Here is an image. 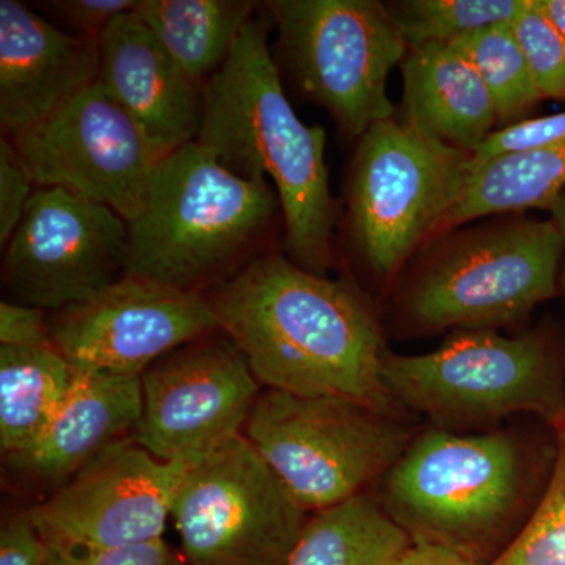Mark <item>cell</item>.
<instances>
[{
    "instance_id": "1",
    "label": "cell",
    "mask_w": 565,
    "mask_h": 565,
    "mask_svg": "<svg viewBox=\"0 0 565 565\" xmlns=\"http://www.w3.org/2000/svg\"><path fill=\"white\" fill-rule=\"evenodd\" d=\"M207 300L218 330L267 390L344 397L403 416L384 381L388 351L377 313L351 282L269 253L225 278Z\"/></svg>"
},
{
    "instance_id": "2",
    "label": "cell",
    "mask_w": 565,
    "mask_h": 565,
    "mask_svg": "<svg viewBox=\"0 0 565 565\" xmlns=\"http://www.w3.org/2000/svg\"><path fill=\"white\" fill-rule=\"evenodd\" d=\"M196 141L237 177L273 182L288 258L326 275L333 264L337 223L326 131L305 125L289 103L263 18L248 22L222 68L204 84Z\"/></svg>"
},
{
    "instance_id": "3",
    "label": "cell",
    "mask_w": 565,
    "mask_h": 565,
    "mask_svg": "<svg viewBox=\"0 0 565 565\" xmlns=\"http://www.w3.org/2000/svg\"><path fill=\"white\" fill-rule=\"evenodd\" d=\"M539 473L534 449L511 429L430 427L384 476L377 500L412 542L449 546L489 565L533 514Z\"/></svg>"
},
{
    "instance_id": "4",
    "label": "cell",
    "mask_w": 565,
    "mask_h": 565,
    "mask_svg": "<svg viewBox=\"0 0 565 565\" xmlns=\"http://www.w3.org/2000/svg\"><path fill=\"white\" fill-rule=\"evenodd\" d=\"M280 206L266 180L237 177L199 141L156 166L128 222L126 275L200 292L239 266Z\"/></svg>"
},
{
    "instance_id": "5",
    "label": "cell",
    "mask_w": 565,
    "mask_h": 565,
    "mask_svg": "<svg viewBox=\"0 0 565 565\" xmlns=\"http://www.w3.org/2000/svg\"><path fill=\"white\" fill-rule=\"evenodd\" d=\"M384 381L396 403L437 429L486 433L519 414L552 426L565 415V382L548 334L504 337L497 330L455 332L437 351L386 352Z\"/></svg>"
},
{
    "instance_id": "6",
    "label": "cell",
    "mask_w": 565,
    "mask_h": 565,
    "mask_svg": "<svg viewBox=\"0 0 565 565\" xmlns=\"http://www.w3.org/2000/svg\"><path fill=\"white\" fill-rule=\"evenodd\" d=\"M565 241L552 218L487 223L445 241L404 289L399 311L416 333L497 330L559 292Z\"/></svg>"
},
{
    "instance_id": "7",
    "label": "cell",
    "mask_w": 565,
    "mask_h": 565,
    "mask_svg": "<svg viewBox=\"0 0 565 565\" xmlns=\"http://www.w3.org/2000/svg\"><path fill=\"white\" fill-rule=\"evenodd\" d=\"M245 437L305 512L343 504L382 481L414 440L403 416L337 396L259 394Z\"/></svg>"
},
{
    "instance_id": "8",
    "label": "cell",
    "mask_w": 565,
    "mask_h": 565,
    "mask_svg": "<svg viewBox=\"0 0 565 565\" xmlns=\"http://www.w3.org/2000/svg\"><path fill=\"white\" fill-rule=\"evenodd\" d=\"M470 152L403 120L375 122L353 158L352 237L371 273L388 280L438 230H446L471 173Z\"/></svg>"
},
{
    "instance_id": "9",
    "label": "cell",
    "mask_w": 565,
    "mask_h": 565,
    "mask_svg": "<svg viewBox=\"0 0 565 565\" xmlns=\"http://www.w3.org/2000/svg\"><path fill=\"white\" fill-rule=\"evenodd\" d=\"M281 50L308 98L351 137L394 118L388 76L408 44L379 0H270Z\"/></svg>"
},
{
    "instance_id": "10",
    "label": "cell",
    "mask_w": 565,
    "mask_h": 565,
    "mask_svg": "<svg viewBox=\"0 0 565 565\" xmlns=\"http://www.w3.org/2000/svg\"><path fill=\"white\" fill-rule=\"evenodd\" d=\"M172 519L189 565H288L305 509L245 435L189 467Z\"/></svg>"
},
{
    "instance_id": "11",
    "label": "cell",
    "mask_w": 565,
    "mask_h": 565,
    "mask_svg": "<svg viewBox=\"0 0 565 565\" xmlns=\"http://www.w3.org/2000/svg\"><path fill=\"white\" fill-rule=\"evenodd\" d=\"M36 188L106 204L131 222L162 152L98 81L11 137Z\"/></svg>"
},
{
    "instance_id": "12",
    "label": "cell",
    "mask_w": 565,
    "mask_h": 565,
    "mask_svg": "<svg viewBox=\"0 0 565 565\" xmlns=\"http://www.w3.org/2000/svg\"><path fill=\"white\" fill-rule=\"evenodd\" d=\"M128 222L106 204L58 188H36L3 255L13 302L62 311L121 280Z\"/></svg>"
},
{
    "instance_id": "13",
    "label": "cell",
    "mask_w": 565,
    "mask_h": 565,
    "mask_svg": "<svg viewBox=\"0 0 565 565\" xmlns=\"http://www.w3.org/2000/svg\"><path fill=\"white\" fill-rule=\"evenodd\" d=\"M141 382L134 438L163 462L195 463L243 435L259 382L221 330L151 364Z\"/></svg>"
},
{
    "instance_id": "14",
    "label": "cell",
    "mask_w": 565,
    "mask_h": 565,
    "mask_svg": "<svg viewBox=\"0 0 565 565\" xmlns=\"http://www.w3.org/2000/svg\"><path fill=\"white\" fill-rule=\"evenodd\" d=\"M191 465L163 462L126 437L28 515L50 546L102 550L161 541Z\"/></svg>"
},
{
    "instance_id": "15",
    "label": "cell",
    "mask_w": 565,
    "mask_h": 565,
    "mask_svg": "<svg viewBox=\"0 0 565 565\" xmlns=\"http://www.w3.org/2000/svg\"><path fill=\"white\" fill-rule=\"evenodd\" d=\"M50 330L74 371L140 377L181 345L218 332V323L203 294L125 275L58 311Z\"/></svg>"
},
{
    "instance_id": "16",
    "label": "cell",
    "mask_w": 565,
    "mask_h": 565,
    "mask_svg": "<svg viewBox=\"0 0 565 565\" xmlns=\"http://www.w3.org/2000/svg\"><path fill=\"white\" fill-rule=\"evenodd\" d=\"M98 46L99 84L163 158L199 139L204 85L170 57L136 10L115 18L99 36Z\"/></svg>"
},
{
    "instance_id": "17",
    "label": "cell",
    "mask_w": 565,
    "mask_h": 565,
    "mask_svg": "<svg viewBox=\"0 0 565 565\" xmlns=\"http://www.w3.org/2000/svg\"><path fill=\"white\" fill-rule=\"evenodd\" d=\"M98 40L63 32L17 0L0 2V126L18 136L98 81Z\"/></svg>"
},
{
    "instance_id": "18",
    "label": "cell",
    "mask_w": 565,
    "mask_h": 565,
    "mask_svg": "<svg viewBox=\"0 0 565 565\" xmlns=\"http://www.w3.org/2000/svg\"><path fill=\"white\" fill-rule=\"evenodd\" d=\"M140 415V377L76 371L43 433L9 459L33 479L65 484L93 457L136 434Z\"/></svg>"
},
{
    "instance_id": "19",
    "label": "cell",
    "mask_w": 565,
    "mask_h": 565,
    "mask_svg": "<svg viewBox=\"0 0 565 565\" xmlns=\"http://www.w3.org/2000/svg\"><path fill=\"white\" fill-rule=\"evenodd\" d=\"M403 70V121L475 154L497 125L484 82L456 44L408 47Z\"/></svg>"
},
{
    "instance_id": "20",
    "label": "cell",
    "mask_w": 565,
    "mask_h": 565,
    "mask_svg": "<svg viewBox=\"0 0 565 565\" xmlns=\"http://www.w3.org/2000/svg\"><path fill=\"white\" fill-rule=\"evenodd\" d=\"M248 0H140L136 13L192 79L206 84L255 18Z\"/></svg>"
},
{
    "instance_id": "21",
    "label": "cell",
    "mask_w": 565,
    "mask_h": 565,
    "mask_svg": "<svg viewBox=\"0 0 565 565\" xmlns=\"http://www.w3.org/2000/svg\"><path fill=\"white\" fill-rule=\"evenodd\" d=\"M565 192V140L471 163V173L446 228L490 215L550 210Z\"/></svg>"
},
{
    "instance_id": "22",
    "label": "cell",
    "mask_w": 565,
    "mask_h": 565,
    "mask_svg": "<svg viewBox=\"0 0 565 565\" xmlns=\"http://www.w3.org/2000/svg\"><path fill=\"white\" fill-rule=\"evenodd\" d=\"M73 366L54 344L0 345V446L11 457L43 433L73 382Z\"/></svg>"
},
{
    "instance_id": "23",
    "label": "cell",
    "mask_w": 565,
    "mask_h": 565,
    "mask_svg": "<svg viewBox=\"0 0 565 565\" xmlns=\"http://www.w3.org/2000/svg\"><path fill=\"white\" fill-rule=\"evenodd\" d=\"M411 542L377 498L363 493L316 512L288 565H388Z\"/></svg>"
},
{
    "instance_id": "24",
    "label": "cell",
    "mask_w": 565,
    "mask_h": 565,
    "mask_svg": "<svg viewBox=\"0 0 565 565\" xmlns=\"http://www.w3.org/2000/svg\"><path fill=\"white\" fill-rule=\"evenodd\" d=\"M452 44L473 63L484 82L501 128L522 121L520 118L544 99L512 22L490 25Z\"/></svg>"
},
{
    "instance_id": "25",
    "label": "cell",
    "mask_w": 565,
    "mask_h": 565,
    "mask_svg": "<svg viewBox=\"0 0 565 565\" xmlns=\"http://www.w3.org/2000/svg\"><path fill=\"white\" fill-rule=\"evenodd\" d=\"M526 0H404L386 3L408 47L457 40L512 22Z\"/></svg>"
},
{
    "instance_id": "26",
    "label": "cell",
    "mask_w": 565,
    "mask_h": 565,
    "mask_svg": "<svg viewBox=\"0 0 565 565\" xmlns=\"http://www.w3.org/2000/svg\"><path fill=\"white\" fill-rule=\"evenodd\" d=\"M552 429L555 456L544 493L522 531L489 565H565V415Z\"/></svg>"
},
{
    "instance_id": "27",
    "label": "cell",
    "mask_w": 565,
    "mask_h": 565,
    "mask_svg": "<svg viewBox=\"0 0 565 565\" xmlns=\"http://www.w3.org/2000/svg\"><path fill=\"white\" fill-rule=\"evenodd\" d=\"M512 25L542 98L565 102L564 33L546 20L535 0H526Z\"/></svg>"
},
{
    "instance_id": "28",
    "label": "cell",
    "mask_w": 565,
    "mask_h": 565,
    "mask_svg": "<svg viewBox=\"0 0 565 565\" xmlns=\"http://www.w3.org/2000/svg\"><path fill=\"white\" fill-rule=\"evenodd\" d=\"M564 140L565 110L497 129L475 152L471 163L476 166L508 152L535 150V148L548 147Z\"/></svg>"
},
{
    "instance_id": "29",
    "label": "cell",
    "mask_w": 565,
    "mask_h": 565,
    "mask_svg": "<svg viewBox=\"0 0 565 565\" xmlns=\"http://www.w3.org/2000/svg\"><path fill=\"white\" fill-rule=\"evenodd\" d=\"M43 565H185L163 539L122 548L81 550L47 545Z\"/></svg>"
},
{
    "instance_id": "30",
    "label": "cell",
    "mask_w": 565,
    "mask_h": 565,
    "mask_svg": "<svg viewBox=\"0 0 565 565\" xmlns=\"http://www.w3.org/2000/svg\"><path fill=\"white\" fill-rule=\"evenodd\" d=\"M35 189L31 173L18 154L13 141L2 136L0 140V244H9Z\"/></svg>"
},
{
    "instance_id": "31",
    "label": "cell",
    "mask_w": 565,
    "mask_h": 565,
    "mask_svg": "<svg viewBox=\"0 0 565 565\" xmlns=\"http://www.w3.org/2000/svg\"><path fill=\"white\" fill-rule=\"evenodd\" d=\"M136 0H52L44 3L55 20L68 25L74 35L99 40L115 18L134 11Z\"/></svg>"
},
{
    "instance_id": "32",
    "label": "cell",
    "mask_w": 565,
    "mask_h": 565,
    "mask_svg": "<svg viewBox=\"0 0 565 565\" xmlns=\"http://www.w3.org/2000/svg\"><path fill=\"white\" fill-rule=\"evenodd\" d=\"M50 343V323L43 310L13 300L0 303V345L29 348Z\"/></svg>"
},
{
    "instance_id": "33",
    "label": "cell",
    "mask_w": 565,
    "mask_h": 565,
    "mask_svg": "<svg viewBox=\"0 0 565 565\" xmlns=\"http://www.w3.org/2000/svg\"><path fill=\"white\" fill-rule=\"evenodd\" d=\"M47 545L28 512L9 520L0 533V565H43Z\"/></svg>"
},
{
    "instance_id": "34",
    "label": "cell",
    "mask_w": 565,
    "mask_h": 565,
    "mask_svg": "<svg viewBox=\"0 0 565 565\" xmlns=\"http://www.w3.org/2000/svg\"><path fill=\"white\" fill-rule=\"evenodd\" d=\"M388 565H478L462 553L434 542H411Z\"/></svg>"
},
{
    "instance_id": "35",
    "label": "cell",
    "mask_w": 565,
    "mask_h": 565,
    "mask_svg": "<svg viewBox=\"0 0 565 565\" xmlns=\"http://www.w3.org/2000/svg\"><path fill=\"white\" fill-rule=\"evenodd\" d=\"M535 7L565 35V0H535Z\"/></svg>"
},
{
    "instance_id": "36",
    "label": "cell",
    "mask_w": 565,
    "mask_h": 565,
    "mask_svg": "<svg viewBox=\"0 0 565 565\" xmlns=\"http://www.w3.org/2000/svg\"><path fill=\"white\" fill-rule=\"evenodd\" d=\"M548 211L550 218L556 223V226L559 228V232L563 234L565 241V192L559 196V199L556 200L555 204H553ZM559 291L565 297V256L563 262V269H561Z\"/></svg>"
}]
</instances>
